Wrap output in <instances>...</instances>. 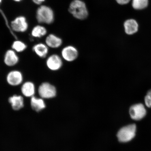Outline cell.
Instances as JSON below:
<instances>
[{"label": "cell", "mask_w": 151, "mask_h": 151, "mask_svg": "<svg viewBox=\"0 0 151 151\" xmlns=\"http://www.w3.org/2000/svg\"><path fill=\"white\" fill-rule=\"evenodd\" d=\"M119 4L125 5L127 4L131 0H116Z\"/></svg>", "instance_id": "44dd1931"}, {"label": "cell", "mask_w": 151, "mask_h": 151, "mask_svg": "<svg viewBox=\"0 0 151 151\" xmlns=\"http://www.w3.org/2000/svg\"><path fill=\"white\" fill-rule=\"evenodd\" d=\"M9 101L14 110H19L24 106V100L21 96L14 95L9 98Z\"/></svg>", "instance_id": "4fadbf2b"}, {"label": "cell", "mask_w": 151, "mask_h": 151, "mask_svg": "<svg viewBox=\"0 0 151 151\" xmlns=\"http://www.w3.org/2000/svg\"><path fill=\"white\" fill-rule=\"evenodd\" d=\"M46 43L47 46L52 48H58L61 46L62 41L60 37L52 34L49 35L46 38Z\"/></svg>", "instance_id": "7c38bea8"}, {"label": "cell", "mask_w": 151, "mask_h": 151, "mask_svg": "<svg viewBox=\"0 0 151 151\" xmlns=\"http://www.w3.org/2000/svg\"><path fill=\"white\" fill-rule=\"evenodd\" d=\"M147 111L142 104H136L130 107L129 113L131 117L134 120H139L146 116Z\"/></svg>", "instance_id": "5b68a950"}, {"label": "cell", "mask_w": 151, "mask_h": 151, "mask_svg": "<svg viewBox=\"0 0 151 151\" xmlns=\"http://www.w3.org/2000/svg\"><path fill=\"white\" fill-rule=\"evenodd\" d=\"M13 1L16 2H19L22 1V0H13Z\"/></svg>", "instance_id": "603a6c76"}, {"label": "cell", "mask_w": 151, "mask_h": 151, "mask_svg": "<svg viewBox=\"0 0 151 151\" xmlns=\"http://www.w3.org/2000/svg\"><path fill=\"white\" fill-rule=\"evenodd\" d=\"M2 1V0H0V4L1 3Z\"/></svg>", "instance_id": "cb8c5ba5"}, {"label": "cell", "mask_w": 151, "mask_h": 151, "mask_svg": "<svg viewBox=\"0 0 151 151\" xmlns=\"http://www.w3.org/2000/svg\"><path fill=\"white\" fill-rule=\"evenodd\" d=\"M124 27L125 33L128 35H131L137 32L139 25L136 21L130 19L124 22Z\"/></svg>", "instance_id": "30bf717a"}, {"label": "cell", "mask_w": 151, "mask_h": 151, "mask_svg": "<svg viewBox=\"0 0 151 151\" xmlns=\"http://www.w3.org/2000/svg\"><path fill=\"white\" fill-rule=\"evenodd\" d=\"M46 64L49 69L52 70L56 71L61 67L62 62L59 56L54 54L49 57L47 60Z\"/></svg>", "instance_id": "ba28073f"}, {"label": "cell", "mask_w": 151, "mask_h": 151, "mask_svg": "<svg viewBox=\"0 0 151 151\" xmlns=\"http://www.w3.org/2000/svg\"><path fill=\"white\" fill-rule=\"evenodd\" d=\"M31 106L32 108L37 112L40 111L46 107L44 101L42 99H37L34 96L32 97Z\"/></svg>", "instance_id": "2e32d148"}, {"label": "cell", "mask_w": 151, "mask_h": 151, "mask_svg": "<svg viewBox=\"0 0 151 151\" xmlns=\"http://www.w3.org/2000/svg\"><path fill=\"white\" fill-rule=\"evenodd\" d=\"M38 92L39 95L43 99H50L55 97L56 91V88L48 83H43L39 87Z\"/></svg>", "instance_id": "277c9868"}, {"label": "cell", "mask_w": 151, "mask_h": 151, "mask_svg": "<svg viewBox=\"0 0 151 151\" xmlns=\"http://www.w3.org/2000/svg\"><path fill=\"white\" fill-rule=\"evenodd\" d=\"M23 80V76L21 73L17 70L9 72L7 76V81L9 84L12 86L19 85Z\"/></svg>", "instance_id": "9c48e42d"}, {"label": "cell", "mask_w": 151, "mask_h": 151, "mask_svg": "<svg viewBox=\"0 0 151 151\" xmlns=\"http://www.w3.org/2000/svg\"><path fill=\"white\" fill-rule=\"evenodd\" d=\"M137 127L135 124L124 126L119 130L117 137L121 142H127L132 140L135 137Z\"/></svg>", "instance_id": "3957f363"}, {"label": "cell", "mask_w": 151, "mask_h": 151, "mask_svg": "<svg viewBox=\"0 0 151 151\" xmlns=\"http://www.w3.org/2000/svg\"><path fill=\"white\" fill-rule=\"evenodd\" d=\"M69 11L75 18L80 20L86 19L88 15L86 4L80 0H73L70 5Z\"/></svg>", "instance_id": "6da1fadb"}, {"label": "cell", "mask_w": 151, "mask_h": 151, "mask_svg": "<svg viewBox=\"0 0 151 151\" xmlns=\"http://www.w3.org/2000/svg\"><path fill=\"white\" fill-rule=\"evenodd\" d=\"M21 90L22 93L26 97H32L35 92V85L31 82H26L22 85Z\"/></svg>", "instance_id": "5bb4252c"}, {"label": "cell", "mask_w": 151, "mask_h": 151, "mask_svg": "<svg viewBox=\"0 0 151 151\" xmlns=\"http://www.w3.org/2000/svg\"><path fill=\"white\" fill-rule=\"evenodd\" d=\"M36 17L39 23L50 24L54 20V14L52 9L46 5H41L37 9Z\"/></svg>", "instance_id": "7a4b0ae2"}, {"label": "cell", "mask_w": 151, "mask_h": 151, "mask_svg": "<svg viewBox=\"0 0 151 151\" xmlns=\"http://www.w3.org/2000/svg\"><path fill=\"white\" fill-rule=\"evenodd\" d=\"M46 28L42 26L37 25L34 27L32 30V35L33 37H41L46 35Z\"/></svg>", "instance_id": "e0dca14e"}, {"label": "cell", "mask_w": 151, "mask_h": 151, "mask_svg": "<svg viewBox=\"0 0 151 151\" xmlns=\"http://www.w3.org/2000/svg\"><path fill=\"white\" fill-rule=\"evenodd\" d=\"M148 0H132V5L134 9L140 10L148 6Z\"/></svg>", "instance_id": "ac0fdd59"}, {"label": "cell", "mask_w": 151, "mask_h": 151, "mask_svg": "<svg viewBox=\"0 0 151 151\" xmlns=\"http://www.w3.org/2000/svg\"><path fill=\"white\" fill-rule=\"evenodd\" d=\"M27 47L24 43L20 41H16L13 43L12 48L16 51L20 52L23 51Z\"/></svg>", "instance_id": "d6986e66"}, {"label": "cell", "mask_w": 151, "mask_h": 151, "mask_svg": "<svg viewBox=\"0 0 151 151\" xmlns=\"http://www.w3.org/2000/svg\"><path fill=\"white\" fill-rule=\"evenodd\" d=\"M145 102L147 107H151V94H147L145 98Z\"/></svg>", "instance_id": "ffe728a7"}, {"label": "cell", "mask_w": 151, "mask_h": 151, "mask_svg": "<svg viewBox=\"0 0 151 151\" xmlns=\"http://www.w3.org/2000/svg\"><path fill=\"white\" fill-rule=\"evenodd\" d=\"M11 26L14 31L23 32L27 31L28 24L25 17L20 16L17 17L11 22Z\"/></svg>", "instance_id": "8992f818"}, {"label": "cell", "mask_w": 151, "mask_h": 151, "mask_svg": "<svg viewBox=\"0 0 151 151\" xmlns=\"http://www.w3.org/2000/svg\"><path fill=\"white\" fill-rule=\"evenodd\" d=\"M33 50L37 55L41 58L46 57L48 54V48L43 43H39L33 47Z\"/></svg>", "instance_id": "9a60e30c"}, {"label": "cell", "mask_w": 151, "mask_h": 151, "mask_svg": "<svg viewBox=\"0 0 151 151\" xmlns=\"http://www.w3.org/2000/svg\"><path fill=\"white\" fill-rule=\"evenodd\" d=\"M62 55L66 61H73L78 57V51L74 47L70 46L66 47L62 50Z\"/></svg>", "instance_id": "52a82bcc"}, {"label": "cell", "mask_w": 151, "mask_h": 151, "mask_svg": "<svg viewBox=\"0 0 151 151\" xmlns=\"http://www.w3.org/2000/svg\"><path fill=\"white\" fill-rule=\"evenodd\" d=\"M19 61V58L16 53L12 50L7 51L4 57V62L6 65L9 66L16 65Z\"/></svg>", "instance_id": "8fae6325"}, {"label": "cell", "mask_w": 151, "mask_h": 151, "mask_svg": "<svg viewBox=\"0 0 151 151\" xmlns=\"http://www.w3.org/2000/svg\"><path fill=\"white\" fill-rule=\"evenodd\" d=\"M35 4L39 5H40L45 1V0H32Z\"/></svg>", "instance_id": "7402d4cb"}]
</instances>
